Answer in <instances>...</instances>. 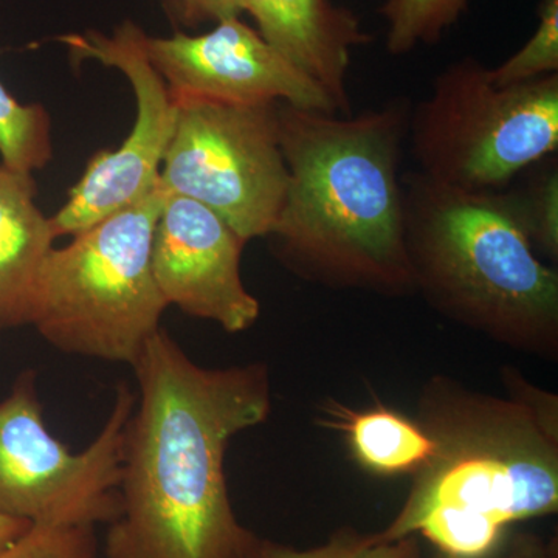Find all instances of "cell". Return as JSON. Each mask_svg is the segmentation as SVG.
Instances as JSON below:
<instances>
[{"label": "cell", "instance_id": "1", "mask_svg": "<svg viewBox=\"0 0 558 558\" xmlns=\"http://www.w3.org/2000/svg\"><path fill=\"white\" fill-rule=\"evenodd\" d=\"M132 368L138 396L106 556L244 558L258 537L231 506L226 454L231 440L269 417L267 366L205 368L160 328Z\"/></svg>", "mask_w": 558, "mask_h": 558}, {"label": "cell", "instance_id": "2", "mask_svg": "<svg viewBox=\"0 0 558 558\" xmlns=\"http://www.w3.org/2000/svg\"><path fill=\"white\" fill-rule=\"evenodd\" d=\"M505 396L447 376L422 389L416 421L435 451L402 508L377 532L422 537L439 553L486 556L520 521L558 510V396L505 366Z\"/></svg>", "mask_w": 558, "mask_h": 558}, {"label": "cell", "instance_id": "3", "mask_svg": "<svg viewBox=\"0 0 558 558\" xmlns=\"http://www.w3.org/2000/svg\"><path fill=\"white\" fill-rule=\"evenodd\" d=\"M279 145L289 182L269 233L279 258L330 289L384 296L416 292L405 241V98L359 116L278 102Z\"/></svg>", "mask_w": 558, "mask_h": 558}, {"label": "cell", "instance_id": "4", "mask_svg": "<svg viewBox=\"0 0 558 558\" xmlns=\"http://www.w3.org/2000/svg\"><path fill=\"white\" fill-rule=\"evenodd\" d=\"M414 290L440 315L549 362L558 359V274L535 253L515 193L402 178Z\"/></svg>", "mask_w": 558, "mask_h": 558}, {"label": "cell", "instance_id": "5", "mask_svg": "<svg viewBox=\"0 0 558 558\" xmlns=\"http://www.w3.org/2000/svg\"><path fill=\"white\" fill-rule=\"evenodd\" d=\"M167 190L51 248L40 267L32 326L65 354L134 365L168 310L150 264Z\"/></svg>", "mask_w": 558, "mask_h": 558}, {"label": "cell", "instance_id": "6", "mask_svg": "<svg viewBox=\"0 0 558 558\" xmlns=\"http://www.w3.org/2000/svg\"><path fill=\"white\" fill-rule=\"evenodd\" d=\"M418 171L440 185L502 191L558 148V73L497 86L473 58L451 62L411 110Z\"/></svg>", "mask_w": 558, "mask_h": 558}, {"label": "cell", "instance_id": "7", "mask_svg": "<svg viewBox=\"0 0 558 558\" xmlns=\"http://www.w3.org/2000/svg\"><path fill=\"white\" fill-rule=\"evenodd\" d=\"M134 407V391L121 384L97 438L72 453L47 428L35 371H24L0 400V513L32 524L112 523Z\"/></svg>", "mask_w": 558, "mask_h": 558}, {"label": "cell", "instance_id": "8", "mask_svg": "<svg viewBox=\"0 0 558 558\" xmlns=\"http://www.w3.org/2000/svg\"><path fill=\"white\" fill-rule=\"evenodd\" d=\"M175 105L174 132L160 168L163 189L205 205L245 242L269 236L289 182L278 102L191 98Z\"/></svg>", "mask_w": 558, "mask_h": 558}, {"label": "cell", "instance_id": "9", "mask_svg": "<svg viewBox=\"0 0 558 558\" xmlns=\"http://www.w3.org/2000/svg\"><path fill=\"white\" fill-rule=\"evenodd\" d=\"M60 40L75 60L101 62L130 80L137 119L119 148L101 150L89 161L64 207L50 218L57 240L90 229L156 189L178 117V105L146 54V33L135 22H123L110 35L73 33Z\"/></svg>", "mask_w": 558, "mask_h": 558}, {"label": "cell", "instance_id": "10", "mask_svg": "<svg viewBox=\"0 0 558 558\" xmlns=\"http://www.w3.org/2000/svg\"><path fill=\"white\" fill-rule=\"evenodd\" d=\"M145 47L150 65L174 101L286 102L293 108L339 113L315 81L240 17L220 21L202 35H146Z\"/></svg>", "mask_w": 558, "mask_h": 558}, {"label": "cell", "instance_id": "11", "mask_svg": "<svg viewBox=\"0 0 558 558\" xmlns=\"http://www.w3.org/2000/svg\"><path fill=\"white\" fill-rule=\"evenodd\" d=\"M245 244L215 211L167 191L154 229L150 264L168 307L178 306L230 333L252 328L260 306L242 279Z\"/></svg>", "mask_w": 558, "mask_h": 558}, {"label": "cell", "instance_id": "12", "mask_svg": "<svg viewBox=\"0 0 558 558\" xmlns=\"http://www.w3.org/2000/svg\"><path fill=\"white\" fill-rule=\"evenodd\" d=\"M258 33L318 84L340 116H351L347 87L352 47L368 43L352 11L329 0H241Z\"/></svg>", "mask_w": 558, "mask_h": 558}, {"label": "cell", "instance_id": "13", "mask_svg": "<svg viewBox=\"0 0 558 558\" xmlns=\"http://www.w3.org/2000/svg\"><path fill=\"white\" fill-rule=\"evenodd\" d=\"M32 174L0 163V330L32 323L40 267L57 240Z\"/></svg>", "mask_w": 558, "mask_h": 558}, {"label": "cell", "instance_id": "14", "mask_svg": "<svg viewBox=\"0 0 558 558\" xmlns=\"http://www.w3.org/2000/svg\"><path fill=\"white\" fill-rule=\"evenodd\" d=\"M322 413L323 424L343 433L352 458L374 475H416L435 451V442L416 418L381 403L352 410L328 400Z\"/></svg>", "mask_w": 558, "mask_h": 558}, {"label": "cell", "instance_id": "15", "mask_svg": "<svg viewBox=\"0 0 558 558\" xmlns=\"http://www.w3.org/2000/svg\"><path fill=\"white\" fill-rule=\"evenodd\" d=\"M51 154L47 110L40 105H22L0 81V163L33 174L49 163Z\"/></svg>", "mask_w": 558, "mask_h": 558}, {"label": "cell", "instance_id": "16", "mask_svg": "<svg viewBox=\"0 0 558 558\" xmlns=\"http://www.w3.org/2000/svg\"><path fill=\"white\" fill-rule=\"evenodd\" d=\"M469 0H385L380 13L388 22L387 49L405 54L421 44L436 43L468 9Z\"/></svg>", "mask_w": 558, "mask_h": 558}, {"label": "cell", "instance_id": "17", "mask_svg": "<svg viewBox=\"0 0 558 558\" xmlns=\"http://www.w3.org/2000/svg\"><path fill=\"white\" fill-rule=\"evenodd\" d=\"M417 537L385 542L377 532L341 527L322 545L299 549L271 539L256 538L244 558H421Z\"/></svg>", "mask_w": 558, "mask_h": 558}, {"label": "cell", "instance_id": "18", "mask_svg": "<svg viewBox=\"0 0 558 558\" xmlns=\"http://www.w3.org/2000/svg\"><path fill=\"white\" fill-rule=\"evenodd\" d=\"M558 73V0H542L538 27L513 57L490 69L497 86L527 83Z\"/></svg>", "mask_w": 558, "mask_h": 558}, {"label": "cell", "instance_id": "19", "mask_svg": "<svg viewBox=\"0 0 558 558\" xmlns=\"http://www.w3.org/2000/svg\"><path fill=\"white\" fill-rule=\"evenodd\" d=\"M0 558H98L94 526L32 524Z\"/></svg>", "mask_w": 558, "mask_h": 558}, {"label": "cell", "instance_id": "20", "mask_svg": "<svg viewBox=\"0 0 558 558\" xmlns=\"http://www.w3.org/2000/svg\"><path fill=\"white\" fill-rule=\"evenodd\" d=\"M521 215L535 250L558 259V170L557 161L534 179L526 193L517 194Z\"/></svg>", "mask_w": 558, "mask_h": 558}, {"label": "cell", "instance_id": "21", "mask_svg": "<svg viewBox=\"0 0 558 558\" xmlns=\"http://www.w3.org/2000/svg\"><path fill=\"white\" fill-rule=\"evenodd\" d=\"M168 13L179 24L186 27H197L205 22H215L240 17L241 0H161Z\"/></svg>", "mask_w": 558, "mask_h": 558}, {"label": "cell", "instance_id": "22", "mask_svg": "<svg viewBox=\"0 0 558 558\" xmlns=\"http://www.w3.org/2000/svg\"><path fill=\"white\" fill-rule=\"evenodd\" d=\"M422 558V557H421ZM428 558H459L435 550ZM476 558H558L557 537H543L534 532H508L497 548Z\"/></svg>", "mask_w": 558, "mask_h": 558}, {"label": "cell", "instance_id": "23", "mask_svg": "<svg viewBox=\"0 0 558 558\" xmlns=\"http://www.w3.org/2000/svg\"><path fill=\"white\" fill-rule=\"evenodd\" d=\"M31 526V521L14 519V517L0 513V550L5 549L14 539L20 538Z\"/></svg>", "mask_w": 558, "mask_h": 558}]
</instances>
